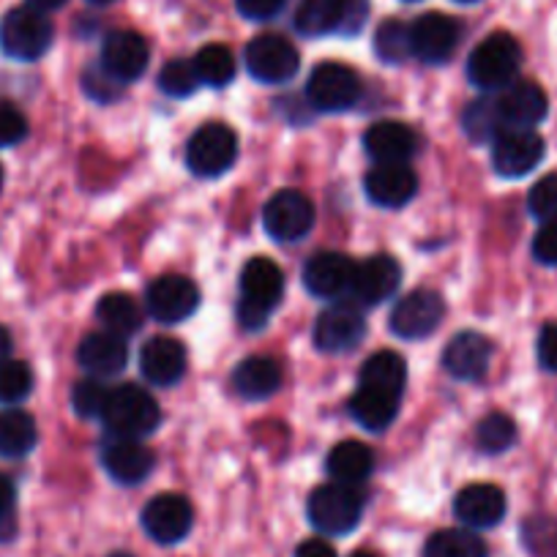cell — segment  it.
Here are the masks:
<instances>
[{"instance_id":"cell-1","label":"cell","mask_w":557,"mask_h":557,"mask_svg":"<svg viewBox=\"0 0 557 557\" xmlns=\"http://www.w3.org/2000/svg\"><path fill=\"white\" fill-rule=\"evenodd\" d=\"M285 273L268 257H255L240 271L238 320L246 331H260L282 301Z\"/></svg>"},{"instance_id":"cell-2","label":"cell","mask_w":557,"mask_h":557,"mask_svg":"<svg viewBox=\"0 0 557 557\" xmlns=\"http://www.w3.org/2000/svg\"><path fill=\"white\" fill-rule=\"evenodd\" d=\"M104 424L115 437L126 441H139V437L151 435L162 421L157 399L139 385H121L110 391V399L104 407Z\"/></svg>"},{"instance_id":"cell-3","label":"cell","mask_w":557,"mask_h":557,"mask_svg":"<svg viewBox=\"0 0 557 557\" xmlns=\"http://www.w3.org/2000/svg\"><path fill=\"white\" fill-rule=\"evenodd\" d=\"M519 66H522V50H519L517 39L497 30L470 52L468 77L470 83L484 90H503L513 83Z\"/></svg>"},{"instance_id":"cell-4","label":"cell","mask_w":557,"mask_h":557,"mask_svg":"<svg viewBox=\"0 0 557 557\" xmlns=\"http://www.w3.org/2000/svg\"><path fill=\"white\" fill-rule=\"evenodd\" d=\"M52 45V23L34 7H20L0 23V50L14 61H39Z\"/></svg>"},{"instance_id":"cell-5","label":"cell","mask_w":557,"mask_h":557,"mask_svg":"<svg viewBox=\"0 0 557 557\" xmlns=\"http://www.w3.org/2000/svg\"><path fill=\"white\" fill-rule=\"evenodd\" d=\"M367 0H301L296 12V30L304 36L358 34L367 23Z\"/></svg>"},{"instance_id":"cell-6","label":"cell","mask_w":557,"mask_h":557,"mask_svg":"<svg viewBox=\"0 0 557 557\" xmlns=\"http://www.w3.org/2000/svg\"><path fill=\"white\" fill-rule=\"evenodd\" d=\"M238 159V137L224 123H206L191 134L186 146V164L200 178L224 175Z\"/></svg>"},{"instance_id":"cell-7","label":"cell","mask_w":557,"mask_h":557,"mask_svg":"<svg viewBox=\"0 0 557 557\" xmlns=\"http://www.w3.org/2000/svg\"><path fill=\"white\" fill-rule=\"evenodd\" d=\"M363 500L350 484H325L309 497V519L320 533L345 535L361 522Z\"/></svg>"},{"instance_id":"cell-8","label":"cell","mask_w":557,"mask_h":557,"mask_svg":"<svg viewBox=\"0 0 557 557\" xmlns=\"http://www.w3.org/2000/svg\"><path fill=\"white\" fill-rule=\"evenodd\" d=\"M298 66H301V55H298L296 45L287 41L285 36L262 34L246 47V69L260 83H287L290 77H296Z\"/></svg>"},{"instance_id":"cell-9","label":"cell","mask_w":557,"mask_h":557,"mask_svg":"<svg viewBox=\"0 0 557 557\" xmlns=\"http://www.w3.org/2000/svg\"><path fill=\"white\" fill-rule=\"evenodd\" d=\"M309 104L320 112H345L361 96V77L345 63H320L307 83Z\"/></svg>"},{"instance_id":"cell-10","label":"cell","mask_w":557,"mask_h":557,"mask_svg":"<svg viewBox=\"0 0 557 557\" xmlns=\"http://www.w3.org/2000/svg\"><path fill=\"white\" fill-rule=\"evenodd\" d=\"M314 224V206L307 195L296 189L278 191L268 200L265 211H262V227L273 240L282 244H293L301 240L304 235L312 230Z\"/></svg>"},{"instance_id":"cell-11","label":"cell","mask_w":557,"mask_h":557,"mask_svg":"<svg viewBox=\"0 0 557 557\" xmlns=\"http://www.w3.org/2000/svg\"><path fill=\"white\" fill-rule=\"evenodd\" d=\"M146 307L148 314L159 323H184L186 318L197 312L200 307V290L191 278L170 273V276H159L151 287L146 290Z\"/></svg>"},{"instance_id":"cell-12","label":"cell","mask_w":557,"mask_h":557,"mask_svg":"<svg viewBox=\"0 0 557 557\" xmlns=\"http://www.w3.org/2000/svg\"><path fill=\"white\" fill-rule=\"evenodd\" d=\"M446 314V304L435 290H412L391 309V331L399 339H424L435 334Z\"/></svg>"},{"instance_id":"cell-13","label":"cell","mask_w":557,"mask_h":557,"mask_svg":"<svg viewBox=\"0 0 557 557\" xmlns=\"http://www.w3.org/2000/svg\"><path fill=\"white\" fill-rule=\"evenodd\" d=\"M544 159V139L533 128H511L495 139L492 164L503 178H522L533 173Z\"/></svg>"},{"instance_id":"cell-14","label":"cell","mask_w":557,"mask_h":557,"mask_svg":"<svg viewBox=\"0 0 557 557\" xmlns=\"http://www.w3.org/2000/svg\"><path fill=\"white\" fill-rule=\"evenodd\" d=\"M459 34H462L459 23L448 14H421L410 25L412 58H421L424 63H446L457 52Z\"/></svg>"},{"instance_id":"cell-15","label":"cell","mask_w":557,"mask_h":557,"mask_svg":"<svg viewBox=\"0 0 557 557\" xmlns=\"http://www.w3.org/2000/svg\"><path fill=\"white\" fill-rule=\"evenodd\" d=\"M195 522L189 500L175 492L157 495L146 508H143V528L157 544H178L186 539Z\"/></svg>"},{"instance_id":"cell-16","label":"cell","mask_w":557,"mask_h":557,"mask_svg":"<svg viewBox=\"0 0 557 557\" xmlns=\"http://www.w3.org/2000/svg\"><path fill=\"white\" fill-rule=\"evenodd\" d=\"M367 334V320L356 304H334L314 323V345L325 352L352 350Z\"/></svg>"},{"instance_id":"cell-17","label":"cell","mask_w":557,"mask_h":557,"mask_svg":"<svg viewBox=\"0 0 557 557\" xmlns=\"http://www.w3.org/2000/svg\"><path fill=\"white\" fill-rule=\"evenodd\" d=\"M148 61H151L148 41L134 30H112L101 45V69L121 85L146 72Z\"/></svg>"},{"instance_id":"cell-18","label":"cell","mask_w":557,"mask_h":557,"mask_svg":"<svg viewBox=\"0 0 557 557\" xmlns=\"http://www.w3.org/2000/svg\"><path fill=\"white\" fill-rule=\"evenodd\" d=\"M399 282V262L388 255H374L367 262H361V265H356L350 296L356 298L358 307H380V304L394 296Z\"/></svg>"},{"instance_id":"cell-19","label":"cell","mask_w":557,"mask_h":557,"mask_svg":"<svg viewBox=\"0 0 557 557\" xmlns=\"http://www.w3.org/2000/svg\"><path fill=\"white\" fill-rule=\"evenodd\" d=\"M495 99L497 112H500L503 132L539 126L546 117V110H549L546 94L535 83H511Z\"/></svg>"},{"instance_id":"cell-20","label":"cell","mask_w":557,"mask_h":557,"mask_svg":"<svg viewBox=\"0 0 557 557\" xmlns=\"http://www.w3.org/2000/svg\"><path fill=\"white\" fill-rule=\"evenodd\" d=\"M356 262L339 251H320L304 268V285L318 298H339L350 293Z\"/></svg>"},{"instance_id":"cell-21","label":"cell","mask_w":557,"mask_h":557,"mask_svg":"<svg viewBox=\"0 0 557 557\" xmlns=\"http://www.w3.org/2000/svg\"><path fill=\"white\" fill-rule=\"evenodd\" d=\"M492 363V342L475 331H462L443 350V367L457 380H481Z\"/></svg>"},{"instance_id":"cell-22","label":"cell","mask_w":557,"mask_h":557,"mask_svg":"<svg viewBox=\"0 0 557 557\" xmlns=\"http://www.w3.org/2000/svg\"><path fill=\"white\" fill-rule=\"evenodd\" d=\"M77 361L90 377H112L121 374L128 363V345L123 336L110 331L88 334L77 347Z\"/></svg>"},{"instance_id":"cell-23","label":"cell","mask_w":557,"mask_h":557,"mask_svg":"<svg viewBox=\"0 0 557 557\" xmlns=\"http://www.w3.org/2000/svg\"><path fill=\"white\" fill-rule=\"evenodd\" d=\"M454 513L473 530L495 528L506 517V495L495 484H470L454 500Z\"/></svg>"},{"instance_id":"cell-24","label":"cell","mask_w":557,"mask_h":557,"mask_svg":"<svg viewBox=\"0 0 557 557\" xmlns=\"http://www.w3.org/2000/svg\"><path fill=\"white\" fill-rule=\"evenodd\" d=\"M369 200L380 208H401L416 197L418 178L407 164H377L363 181Z\"/></svg>"},{"instance_id":"cell-25","label":"cell","mask_w":557,"mask_h":557,"mask_svg":"<svg viewBox=\"0 0 557 557\" xmlns=\"http://www.w3.org/2000/svg\"><path fill=\"white\" fill-rule=\"evenodd\" d=\"M363 148L377 164H405L416 153L418 137L407 123L380 121L363 134Z\"/></svg>"},{"instance_id":"cell-26","label":"cell","mask_w":557,"mask_h":557,"mask_svg":"<svg viewBox=\"0 0 557 557\" xmlns=\"http://www.w3.org/2000/svg\"><path fill=\"white\" fill-rule=\"evenodd\" d=\"M139 369L153 385H175L186 372V350L178 339L157 336L139 352Z\"/></svg>"},{"instance_id":"cell-27","label":"cell","mask_w":557,"mask_h":557,"mask_svg":"<svg viewBox=\"0 0 557 557\" xmlns=\"http://www.w3.org/2000/svg\"><path fill=\"white\" fill-rule=\"evenodd\" d=\"M153 465H157L153 454L137 441L117 437L115 443H110V446L104 448V468L117 484L134 486L139 484V481H146L148 475H151Z\"/></svg>"},{"instance_id":"cell-28","label":"cell","mask_w":557,"mask_h":557,"mask_svg":"<svg viewBox=\"0 0 557 557\" xmlns=\"http://www.w3.org/2000/svg\"><path fill=\"white\" fill-rule=\"evenodd\" d=\"M282 385V367L268 356H251L240 361L233 372L235 394L244 399H268Z\"/></svg>"},{"instance_id":"cell-29","label":"cell","mask_w":557,"mask_h":557,"mask_svg":"<svg viewBox=\"0 0 557 557\" xmlns=\"http://www.w3.org/2000/svg\"><path fill=\"white\" fill-rule=\"evenodd\" d=\"M407 383V367L405 358L394 350H380L363 363L361 377H358V388L377 391V394L394 396L399 399Z\"/></svg>"},{"instance_id":"cell-30","label":"cell","mask_w":557,"mask_h":557,"mask_svg":"<svg viewBox=\"0 0 557 557\" xmlns=\"http://www.w3.org/2000/svg\"><path fill=\"white\" fill-rule=\"evenodd\" d=\"M374 470V454L372 448L363 446L358 441H345L334 446L329 454V473L334 475L339 484H361L372 475Z\"/></svg>"},{"instance_id":"cell-31","label":"cell","mask_w":557,"mask_h":557,"mask_svg":"<svg viewBox=\"0 0 557 557\" xmlns=\"http://www.w3.org/2000/svg\"><path fill=\"white\" fill-rule=\"evenodd\" d=\"M96 318L104 325V331L126 339L128 334H137L143 325V309L128 293H107L96 304Z\"/></svg>"},{"instance_id":"cell-32","label":"cell","mask_w":557,"mask_h":557,"mask_svg":"<svg viewBox=\"0 0 557 557\" xmlns=\"http://www.w3.org/2000/svg\"><path fill=\"white\" fill-rule=\"evenodd\" d=\"M39 441L36 421L25 410L0 412V457L20 459L34 451Z\"/></svg>"},{"instance_id":"cell-33","label":"cell","mask_w":557,"mask_h":557,"mask_svg":"<svg viewBox=\"0 0 557 557\" xmlns=\"http://www.w3.org/2000/svg\"><path fill=\"white\" fill-rule=\"evenodd\" d=\"M396 407H399V399L394 396L377 394V391L358 388L350 399V412L358 424L369 432H383L394 424Z\"/></svg>"},{"instance_id":"cell-34","label":"cell","mask_w":557,"mask_h":557,"mask_svg":"<svg viewBox=\"0 0 557 557\" xmlns=\"http://www.w3.org/2000/svg\"><path fill=\"white\" fill-rule=\"evenodd\" d=\"M424 557H486V544L473 530H437L426 541Z\"/></svg>"},{"instance_id":"cell-35","label":"cell","mask_w":557,"mask_h":557,"mask_svg":"<svg viewBox=\"0 0 557 557\" xmlns=\"http://www.w3.org/2000/svg\"><path fill=\"white\" fill-rule=\"evenodd\" d=\"M195 69L200 74V83L211 88H224L235 77V58L224 45H208L197 52Z\"/></svg>"},{"instance_id":"cell-36","label":"cell","mask_w":557,"mask_h":557,"mask_svg":"<svg viewBox=\"0 0 557 557\" xmlns=\"http://www.w3.org/2000/svg\"><path fill=\"white\" fill-rule=\"evenodd\" d=\"M475 443L486 454H503L517 443V424L506 412H490L475 426Z\"/></svg>"},{"instance_id":"cell-37","label":"cell","mask_w":557,"mask_h":557,"mask_svg":"<svg viewBox=\"0 0 557 557\" xmlns=\"http://www.w3.org/2000/svg\"><path fill=\"white\" fill-rule=\"evenodd\" d=\"M374 50L385 63H401L412 55L410 45V25L399 23V20H388L374 34Z\"/></svg>"},{"instance_id":"cell-38","label":"cell","mask_w":557,"mask_h":557,"mask_svg":"<svg viewBox=\"0 0 557 557\" xmlns=\"http://www.w3.org/2000/svg\"><path fill=\"white\" fill-rule=\"evenodd\" d=\"M465 132L468 137L479 139H497L503 134L500 112H497V99H479L465 110Z\"/></svg>"},{"instance_id":"cell-39","label":"cell","mask_w":557,"mask_h":557,"mask_svg":"<svg viewBox=\"0 0 557 557\" xmlns=\"http://www.w3.org/2000/svg\"><path fill=\"white\" fill-rule=\"evenodd\" d=\"M34 388V372L25 361L0 363V405H17Z\"/></svg>"},{"instance_id":"cell-40","label":"cell","mask_w":557,"mask_h":557,"mask_svg":"<svg viewBox=\"0 0 557 557\" xmlns=\"http://www.w3.org/2000/svg\"><path fill=\"white\" fill-rule=\"evenodd\" d=\"M159 88L164 94L175 96V99H184V96H191L197 88H200V74H197L195 61H186V58H178V61H170L168 66L159 74Z\"/></svg>"},{"instance_id":"cell-41","label":"cell","mask_w":557,"mask_h":557,"mask_svg":"<svg viewBox=\"0 0 557 557\" xmlns=\"http://www.w3.org/2000/svg\"><path fill=\"white\" fill-rule=\"evenodd\" d=\"M107 399H110V388H107L99 377L79 380L72 391V405H74V410H77V416H83V418L104 416Z\"/></svg>"},{"instance_id":"cell-42","label":"cell","mask_w":557,"mask_h":557,"mask_svg":"<svg viewBox=\"0 0 557 557\" xmlns=\"http://www.w3.org/2000/svg\"><path fill=\"white\" fill-rule=\"evenodd\" d=\"M528 208L535 219H541L544 224L557 222V173L544 175L539 184L530 189Z\"/></svg>"},{"instance_id":"cell-43","label":"cell","mask_w":557,"mask_h":557,"mask_svg":"<svg viewBox=\"0 0 557 557\" xmlns=\"http://www.w3.org/2000/svg\"><path fill=\"white\" fill-rule=\"evenodd\" d=\"M28 134V121L12 104H0V148H12L23 143Z\"/></svg>"},{"instance_id":"cell-44","label":"cell","mask_w":557,"mask_h":557,"mask_svg":"<svg viewBox=\"0 0 557 557\" xmlns=\"http://www.w3.org/2000/svg\"><path fill=\"white\" fill-rule=\"evenodd\" d=\"M17 530L14 519V486L7 475H0V541H9Z\"/></svg>"},{"instance_id":"cell-45","label":"cell","mask_w":557,"mask_h":557,"mask_svg":"<svg viewBox=\"0 0 557 557\" xmlns=\"http://www.w3.org/2000/svg\"><path fill=\"white\" fill-rule=\"evenodd\" d=\"M533 257L541 265H557V222L544 224L533 238Z\"/></svg>"},{"instance_id":"cell-46","label":"cell","mask_w":557,"mask_h":557,"mask_svg":"<svg viewBox=\"0 0 557 557\" xmlns=\"http://www.w3.org/2000/svg\"><path fill=\"white\" fill-rule=\"evenodd\" d=\"M287 0H235L238 12L246 20H257V23H265V20L276 17L282 9H285Z\"/></svg>"},{"instance_id":"cell-47","label":"cell","mask_w":557,"mask_h":557,"mask_svg":"<svg viewBox=\"0 0 557 557\" xmlns=\"http://www.w3.org/2000/svg\"><path fill=\"white\" fill-rule=\"evenodd\" d=\"M535 352H539L541 367L549 369V372H557V323H549L541 329Z\"/></svg>"},{"instance_id":"cell-48","label":"cell","mask_w":557,"mask_h":557,"mask_svg":"<svg viewBox=\"0 0 557 557\" xmlns=\"http://www.w3.org/2000/svg\"><path fill=\"white\" fill-rule=\"evenodd\" d=\"M296 557H336V549L323 539H309L304 541L296 549Z\"/></svg>"},{"instance_id":"cell-49","label":"cell","mask_w":557,"mask_h":557,"mask_svg":"<svg viewBox=\"0 0 557 557\" xmlns=\"http://www.w3.org/2000/svg\"><path fill=\"white\" fill-rule=\"evenodd\" d=\"M9 352H12V334L0 325V363L9 361Z\"/></svg>"},{"instance_id":"cell-50","label":"cell","mask_w":557,"mask_h":557,"mask_svg":"<svg viewBox=\"0 0 557 557\" xmlns=\"http://www.w3.org/2000/svg\"><path fill=\"white\" fill-rule=\"evenodd\" d=\"M30 7L39 9V12H52V9H61L66 0H28Z\"/></svg>"},{"instance_id":"cell-51","label":"cell","mask_w":557,"mask_h":557,"mask_svg":"<svg viewBox=\"0 0 557 557\" xmlns=\"http://www.w3.org/2000/svg\"><path fill=\"white\" fill-rule=\"evenodd\" d=\"M88 3H94V7H110L115 0H88Z\"/></svg>"},{"instance_id":"cell-52","label":"cell","mask_w":557,"mask_h":557,"mask_svg":"<svg viewBox=\"0 0 557 557\" xmlns=\"http://www.w3.org/2000/svg\"><path fill=\"white\" fill-rule=\"evenodd\" d=\"M350 557H380V555H374V552H367V549H361V552H356V555H350Z\"/></svg>"},{"instance_id":"cell-53","label":"cell","mask_w":557,"mask_h":557,"mask_svg":"<svg viewBox=\"0 0 557 557\" xmlns=\"http://www.w3.org/2000/svg\"><path fill=\"white\" fill-rule=\"evenodd\" d=\"M110 557H134V555H128V552H112Z\"/></svg>"},{"instance_id":"cell-54","label":"cell","mask_w":557,"mask_h":557,"mask_svg":"<svg viewBox=\"0 0 557 557\" xmlns=\"http://www.w3.org/2000/svg\"><path fill=\"white\" fill-rule=\"evenodd\" d=\"M0 186H3V168H0Z\"/></svg>"},{"instance_id":"cell-55","label":"cell","mask_w":557,"mask_h":557,"mask_svg":"<svg viewBox=\"0 0 557 557\" xmlns=\"http://www.w3.org/2000/svg\"><path fill=\"white\" fill-rule=\"evenodd\" d=\"M459 3H475V0H459Z\"/></svg>"}]
</instances>
